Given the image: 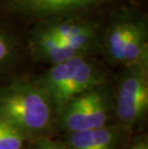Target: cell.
Here are the masks:
<instances>
[{
	"label": "cell",
	"instance_id": "6da1fadb",
	"mask_svg": "<svg viewBox=\"0 0 148 149\" xmlns=\"http://www.w3.org/2000/svg\"><path fill=\"white\" fill-rule=\"evenodd\" d=\"M51 103L36 82L15 80L0 88V118L27 139H40L52 122Z\"/></svg>",
	"mask_w": 148,
	"mask_h": 149
},
{
	"label": "cell",
	"instance_id": "7a4b0ae2",
	"mask_svg": "<svg viewBox=\"0 0 148 149\" xmlns=\"http://www.w3.org/2000/svg\"><path fill=\"white\" fill-rule=\"evenodd\" d=\"M103 72L86 56H76L60 64L52 65L36 83L42 88L54 113L79 94L103 84Z\"/></svg>",
	"mask_w": 148,
	"mask_h": 149
},
{
	"label": "cell",
	"instance_id": "3957f363",
	"mask_svg": "<svg viewBox=\"0 0 148 149\" xmlns=\"http://www.w3.org/2000/svg\"><path fill=\"white\" fill-rule=\"evenodd\" d=\"M124 66L116 94L115 113L121 127L129 131L144 118L147 112V57Z\"/></svg>",
	"mask_w": 148,
	"mask_h": 149
},
{
	"label": "cell",
	"instance_id": "277c9868",
	"mask_svg": "<svg viewBox=\"0 0 148 149\" xmlns=\"http://www.w3.org/2000/svg\"><path fill=\"white\" fill-rule=\"evenodd\" d=\"M60 123L67 133L100 128L110 116V99L103 84L79 94L59 113Z\"/></svg>",
	"mask_w": 148,
	"mask_h": 149
},
{
	"label": "cell",
	"instance_id": "5b68a950",
	"mask_svg": "<svg viewBox=\"0 0 148 149\" xmlns=\"http://www.w3.org/2000/svg\"><path fill=\"white\" fill-rule=\"evenodd\" d=\"M44 24L61 42L80 56L87 57L99 45L98 30L90 21L63 17L50 18V21Z\"/></svg>",
	"mask_w": 148,
	"mask_h": 149
},
{
	"label": "cell",
	"instance_id": "8992f818",
	"mask_svg": "<svg viewBox=\"0 0 148 149\" xmlns=\"http://www.w3.org/2000/svg\"><path fill=\"white\" fill-rule=\"evenodd\" d=\"M109 0H7L13 11L28 17L56 18L68 17L108 2Z\"/></svg>",
	"mask_w": 148,
	"mask_h": 149
},
{
	"label": "cell",
	"instance_id": "52a82bcc",
	"mask_svg": "<svg viewBox=\"0 0 148 149\" xmlns=\"http://www.w3.org/2000/svg\"><path fill=\"white\" fill-rule=\"evenodd\" d=\"M29 49L37 61L56 65L80 56L70 47L60 40L45 24L40 25L31 34Z\"/></svg>",
	"mask_w": 148,
	"mask_h": 149
},
{
	"label": "cell",
	"instance_id": "ba28073f",
	"mask_svg": "<svg viewBox=\"0 0 148 149\" xmlns=\"http://www.w3.org/2000/svg\"><path fill=\"white\" fill-rule=\"evenodd\" d=\"M123 127L103 126L100 128L71 132L67 136V145L71 149H115Z\"/></svg>",
	"mask_w": 148,
	"mask_h": 149
},
{
	"label": "cell",
	"instance_id": "9c48e42d",
	"mask_svg": "<svg viewBox=\"0 0 148 149\" xmlns=\"http://www.w3.org/2000/svg\"><path fill=\"white\" fill-rule=\"evenodd\" d=\"M137 20L130 15H121L111 24L103 44L106 58L111 64L121 65L124 48Z\"/></svg>",
	"mask_w": 148,
	"mask_h": 149
},
{
	"label": "cell",
	"instance_id": "30bf717a",
	"mask_svg": "<svg viewBox=\"0 0 148 149\" xmlns=\"http://www.w3.org/2000/svg\"><path fill=\"white\" fill-rule=\"evenodd\" d=\"M147 25L143 19H138L126 44L121 65H129L147 57Z\"/></svg>",
	"mask_w": 148,
	"mask_h": 149
},
{
	"label": "cell",
	"instance_id": "8fae6325",
	"mask_svg": "<svg viewBox=\"0 0 148 149\" xmlns=\"http://www.w3.org/2000/svg\"><path fill=\"white\" fill-rule=\"evenodd\" d=\"M26 138L12 126L0 118V149H22Z\"/></svg>",
	"mask_w": 148,
	"mask_h": 149
},
{
	"label": "cell",
	"instance_id": "7c38bea8",
	"mask_svg": "<svg viewBox=\"0 0 148 149\" xmlns=\"http://www.w3.org/2000/svg\"><path fill=\"white\" fill-rule=\"evenodd\" d=\"M14 56V46L9 36L0 28V70L6 68Z\"/></svg>",
	"mask_w": 148,
	"mask_h": 149
},
{
	"label": "cell",
	"instance_id": "4fadbf2b",
	"mask_svg": "<svg viewBox=\"0 0 148 149\" xmlns=\"http://www.w3.org/2000/svg\"><path fill=\"white\" fill-rule=\"evenodd\" d=\"M38 139H39L37 141L38 149H71L68 145H65L59 143V142L49 141V139L44 138H40Z\"/></svg>",
	"mask_w": 148,
	"mask_h": 149
},
{
	"label": "cell",
	"instance_id": "5bb4252c",
	"mask_svg": "<svg viewBox=\"0 0 148 149\" xmlns=\"http://www.w3.org/2000/svg\"><path fill=\"white\" fill-rule=\"evenodd\" d=\"M131 147L133 148V149H148V146H147L146 142H144V141H136Z\"/></svg>",
	"mask_w": 148,
	"mask_h": 149
},
{
	"label": "cell",
	"instance_id": "9a60e30c",
	"mask_svg": "<svg viewBox=\"0 0 148 149\" xmlns=\"http://www.w3.org/2000/svg\"><path fill=\"white\" fill-rule=\"evenodd\" d=\"M130 149H133V148H132V147H131V148H130Z\"/></svg>",
	"mask_w": 148,
	"mask_h": 149
}]
</instances>
